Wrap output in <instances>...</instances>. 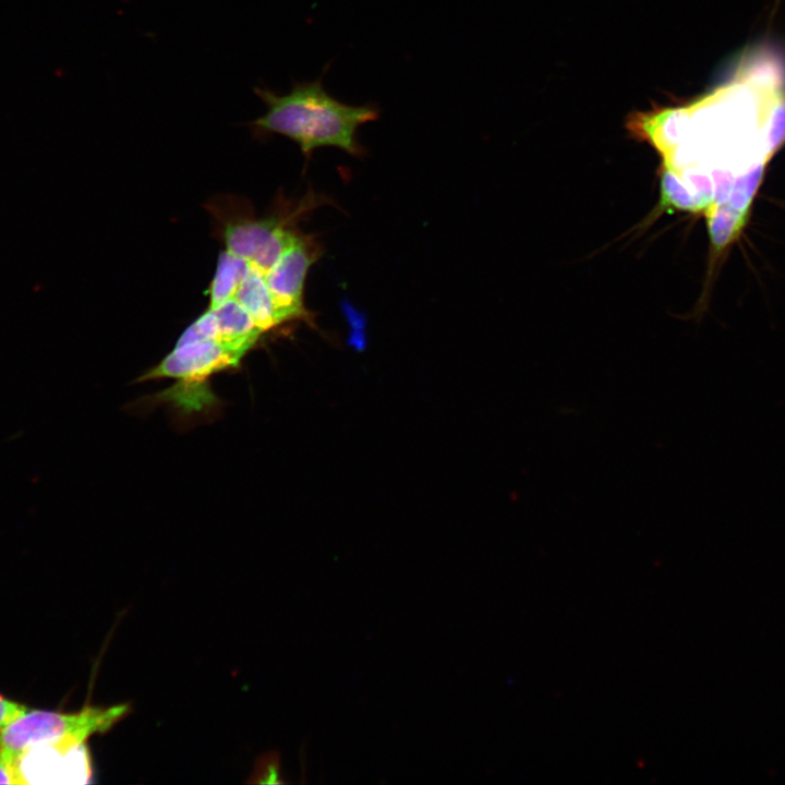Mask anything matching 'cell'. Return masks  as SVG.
I'll return each instance as SVG.
<instances>
[{
  "label": "cell",
  "instance_id": "6da1fadb",
  "mask_svg": "<svg viewBox=\"0 0 785 785\" xmlns=\"http://www.w3.org/2000/svg\"><path fill=\"white\" fill-rule=\"evenodd\" d=\"M265 102L264 116L252 122L259 135L279 134L297 143L305 157L321 147L333 146L352 156H361L358 138L361 125L377 120L381 110L375 104L349 105L330 95L323 77L295 82L287 94L268 88L255 89Z\"/></svg>",
  "mask_w": 785,
  "mask_h": 785
},
{
  "label": "cell",
  "instance_id": "7a4b0ae2",
  "mask_svg": "<svg viewBox=\"0 0 785 785\" xmlns=\"http://www.w3.org/2000/svg\"><path fill=\"white\" fill-rule=\"evenodd\" d=\"M130 711V703L87 705L72 713L28 709L0 730V754L15 759L33 747L60 740L85 744L92 735L111 729Z\"/></svg>",
  "mask_w": 785,
  "mask_h": 785
},
{
  "label": "cell",
  "instance_id": "3957f363",
  "mask_svg": "<svg viewBox=\"0 0 785 785\" xmlns=\"http://www.w3.org/2000/svg\"><path fill=\"white\" fill-rule=\"evenodd\" d=\"M322 255L315 238L300 232L267 275V286L281 323L312 322L304 304L306 275Z\"/></svg>",
  "mask_w": 785,
  "mask_h": 785
},
{
  "label": "cell",
  "instance_id": "277c9868",
  "mask_svg": "<svg viewBox=\"0 0 785 785\" xmlns=\"http://www.w3.org/2000/svg\"><path fill=\"white\" fill-rule=\"evenodd\" d=\"M21 784L86 782L92 774L85 744L60 740L33 747L15 758Z\"/></svg>",
  "mask_w": 785,
  "mask_h": 785
},
{
  "label": "cell",
  "instance_id": "5b68a950",
  "mask_svg": "<svg viewBox=\"0 0 785 785\" xmlns=\"http://www.w3.org/2000/svg\"><path fill=\"white\" fill-rule=\"evenodd\" d=\"M705 210H708L710 238L717 252L739 235L749 217L733 208L727 202L712 203Z\"/></svg>",
  "mask_w": 785,
  "mask_h": 785
},
{
  "label": "cell",
  "instance_id": "8992f818",
  "mask_svg": "<svg viewBox=\"0 0 785 785\" xmlns=\"http://www.w3.org/2000/svg\"><path fill=\"white\" fill-rule=\"evenodd\" d=\"M765 162L761 161L742 176H739L733 183L727 202L733 208L749 215L753 196L761 183Z\"/></svg>",
  "mask_w": 785,
  "mask_h": 785
},
{
  "label": "cell",
  "instance_id": "52a82bcc",
  "mask_svg": "<svg viewBox=\"0 0 785 785\" xmlns=\"http://www.w3.org/2000/svg\"><path fill=\"white\" fill-rule=\"evenodd\" d=\"M662 198L661 208L662 210L681 209V210H700L699 205L695 197H692L687 189L679 182L678 178L669 169L665 168L662 173Z\"/></svg>",
  "mask_w": 785,
  "mask_h": 785
},
{
  "label": "cell",
  "instance_id": "ba28073f",
  "mask_svg": "<svg viewBox=\"0 0 785 785\" xmlns=\"http://www.w3.org/2000/svg\"><path fill=\"white\" fill-rule=\"evenodd\" d=\"M766 140V154L770 159L785 143V102L780 104V106L772 112Z\"/></svg>",
  "mask_w": 785,
  "mask_h": 785
},
{
  "label": "cell",
  "instance_id": "9c48e42d",
  "mask_svg": "<svg viewBox=\"0 0 785 785\" xmlns=\"http://www.w3.org/2000/svg\"><path fill=\"white\" fill-rule=\"evenodd\" d=\"M259 774L261 780L258 782L266 783H283L280 778V759L278 753H268L261 762Z\"/></svg>",
  "mask_w": 785,
  "mask_h": 785
},
{
  "label": "cell",
  "instance_id": "30bf717a",
  "mask_svg": "<svg viewBox=\"0 0 785 785\" xmlns=\"http://www.w3.org/2000/svg\"><path fill=\"white\" fill-rule=\"evenodd\" d=\"M26 710L27 706L0 696V730Z\"/></svg>",
  "mask_w": 785,
  "mask_h": 785
},
{
  "label": "cell",
  "instance_id": "8fae6325",
  "mask_svg": "<svg viewBox=\"0 0 785 785\" xmlns=\"http://www.w3.org/2000/svg\"><path fill=\"white\" fill-rule=\"evenodd\" d=\"M0 784L21 785L15 759L0 754Z\"/></svg>",
  "mask_w": 785,
  "mask_h": 785
}]
</instances>
